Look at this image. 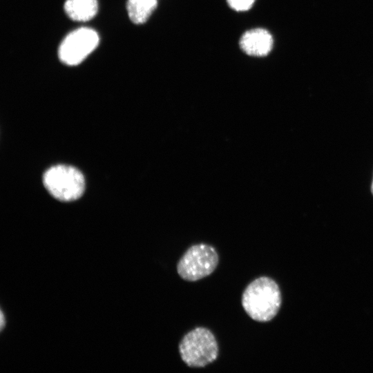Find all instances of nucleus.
<instances>
[{
    "label": "nucleus",
    "instance_id": "f257e3e1",
    "mask_svg": "<svg viewBox=\"0 0 373 373\" xmlns=\"http://www.w3.org/2000/svg\"><path fill=\"white\" fill-rule=\"evenodd\" d=\"M241 302L251 318L258 322H268L276 316L280 309V288L272 278L259 277L245 289Z\"/></svg>",
    "mask_w": 373,
    "mask_h": 373
},
{
    "label": "nucleus",
    "instance_id": "f03ea898",
    "mask_svg": "<svg viewBox=\"0 0 373 373\" xmlns=\"http://www.w3.org/2000/svg\"><path fill=\"white\" fill-rule=\"evenodd\" d=\"M218 351L214 334L202 327L189 331L179 344L180 357L191 367H204L213 363L218 358Z\"/></svg>",
    "mask_w": 373,
    "mask_h": 373
},
{
    "label": "nucleus",
    "instance_id": "7ed1b4c3",
    "mask_svg": "<svg viewBox=\"0 0 373 373\" xmlns=\"http://www.w3.org/2000/svg\"><path fill=\"white\" fill-rule=\"evenodd\" d=\"M43 183L56 199L70 202L79 198L85 190V179L77 169L58 164L48 169L43 175Z\"/></svg>",
    "mask_w": 373,
    "mask_h": 373
},
{
    "label": "nucleus",
    "instance_id": "20e7f679",
    "mask_svg": "<svg viewBox=\"0 0 373 373\" xmlns=\"http://www.w3.org/2000/svg\"><path fill=\"white\" fill-rule=\"evenodd\" d=\"M218 262V252L213 246L197 244L190 247L180 258L177 271L183 280L194 282L213 273Z\"/></svg>",
    "mask_w": 373,
    "mask_h": 373
},
{
    "label": "nucleus",
    "instance_id": "39448f33",
    "mask_svg": "<svg viewBox=\"0 0 373 373\" xmlns=\"http://www.w3.org/2000/svg\"><path fill=\"white\" fill-rule=\"evenodd\" d=\"M97 32L90 28H80L69 33L61 43L58 55L68 66L81 63L99 44Z\"/></svg>",
    "mask_w": 373,
    "mask_h": 373
},
{
    "label": "nucleus",
    "instance_id": "423d86ee",
    "mask_svg": "<svg viewBox=\"0 0 373 373\" xmlns=\"http://www.w3.org/2000/svg\"><path fill=\"white\" fill-rule=\"evenodd\" d=\"M239 45L242 51L250 56L264 57L272 48L273 38L265 29L254 28L242 35Z\"/></svg>",
    "mask_w": 373,
    "mask_h": 373
},
{
    "label": "nucleus",
    "instance_id": "0eeeda50",
    "mask_svg": "<svg viewBox=\"0 0 373 373\" xmlns=\"http://www.w3.org/2000/svg\"><path fill=\"white\" fill-rule=\"evenodd\" d=\"M64 10L71 19L86 21L96 15L98 3L97 0H66Z\"/></svg>",
    "mask_w": 373,
    "mask_h": 373
},
{
    "label": "nucleus",
    "instance_id": "6e6552de",
    "mask_svg": "<svg viewBox=\"0 0 373 373\" xmlns=\"http://www.w3.org/2000/svg\"><path fill=\"white\" fill-rule=\"evenodd\" d=\"M157 0H128L127 11L135 24L145 23L157 6Z\"/></svg>",
    "mask_w": 373,
    "mask_h": 373
},
{
    "label": "nucleus",
    "instance_id": "1a4fd4ad",
    "mask_svg": "<svg viewBox=\"0 0 373 373\" xmlns=\"http://www.w3.org/2000/svg\"><path fill=\"white\" fill-rule=\"evenodd\" d=\"M229 6L239 12L248 10L253 6L255 0H227Z\"/></svg>",
    "mask_w": 373,
    "mask_h": 373
},
{
    "label": "nucleus",
    "instance_id": "9d476101",
    "mask_svg": "<svg viewBox=\"0 0 373 373\" xmlns=\"http://www.w3.org/2000/svg\"><path fill=\"white\" fill-rule=\"evenodd\" d=\"M0 323H1V331H2L5 326H6V318L4 317L3 312L1 310V318H0Z\"/></svg>",
    "mask_w": 373,
    "mask_h": 373
},
{
    "label": "nucleus",
    "instance_id": "9b49d317",
    "mask_svg": "<svg viewBox=\"0 0 373 373\" xmlns=\"http://www.w3.org/2000/svg\"><path fill=\"white\" fill-rule=\"evenodd\" d=\"M372 193H373V182H372Z\"/></svg>",
    "mask_w": 373,
    "mask_h": 373
}]
</instances>
